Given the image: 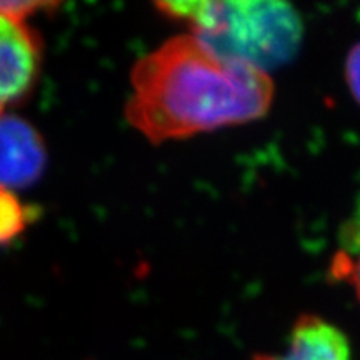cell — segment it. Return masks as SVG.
<instances>
[{
  "label": "cell",
  "mask_w": 360,
  "mask_h": 360,
  "mask_svg": "<svg viewBox=\"0 0 360 360\" xmlns=\"http://www.w3.org/2000/svg\"><path fill=\"white\" fill-rule=\"evenodd\" d=\"M274 96L267 72L180 34L134 65L125 115L152 143H164L262 119Z\"/></svg>",
  "instance_id": "obj_1"
},
{
  "label": "cell",
  "mask_w": 360,
  "mask_h": 360,
  "mask_svg": "<svg viewBox=\"0 0 360 360\" xmlns=\"http://www.w3.org/2000/svg\"><path fill=\"white\" fill-rule=\"evenodd\" d=\"M159 11L184 20L192 35L220 56L267 72L294 56L302 20L294 7L276 0L162 2Z\"/></svg>",
  "instance_id": "obj_2"
},
{
  "label": "cell",
  "mask_w": 360,
  "mask_h": 360,
  "mask_svg": "<svg viewBox=\"0 0 360 360\" xmlns=\"http://www.w3.org/2000/svg\"><path fill=\"white\" fill-rule=\"evenodd\" d=\"M40 65L39 40L25 22L0 17V115L32 87Z\"/></svg>",
  "instance_id": "obj_3"
},
{
  "label": "cell",
  "mask_w": 360,
  "mask_h": 360,
  "mask_svg": "<svg viewBox=\"0 0 360 360\" xmlns=\"http://www.w3.org/2000/svg\"><path fill=\"white\" fill-rule=\"evenodd\" d=\"M47 150L40 134L15 115H0V187L34 184L44 172Z\"/></svg>",
  "instance_id": "obj_4"
},
{
  "label": "cell",
  "mask_w": 360,
  "mask_h": 360,
  "mask_svg": "<svg viewBox=\"0 0 360 360\" xmlns=\"http://www.w3.org/2000/svg\"><path fill=\"white\" fill-rule=\"evenodd\" d=\"M252 360H352L347 334L315 314H304L292 326L283 352L257 354Z\"/></svg>",
  "instance_id": "obj_5"
},
{
  "label": "cell",
  "mask_w": 360,
  "mask_h": 360,
  "mask_svg": "<svg viewBox=\"0 0 360 360\" xmlns=\"http://www.w3.org/2000/svg\"><path fill=\"white\" fill-rule=\"evenodd\" d=\"M29 209L11 188L0 187V245L11 244L27 229Z\"/></svg>",
  "instance_id": "obj_6"
},
{
  "label": "cell",
  "mask_w": 360,
  "mask_h": 360,
  "mask_svg": "<svg viewBox=\"0 0 360 360\" xmlns=\"http://www.w3.org/2000/svg\"><path fill=\"white\" fill-rule=\"evenodd\" d=\"M328 272L334 281L347 282L360 302V242L354 250L342 249L334 254Z\"/></svg>",
  "instance_id": "obj_7"
},
{
  "label": "cell",
  "mask_w": 360,
  "mask_h": 360,
  "mask_svg": "<svg viewBox=\"0 0 360 360\" xmlns=\"http://www.w3.org/2000/svg\"><path fill=\"white\" fill-rule=\"evenodd\" d=\"M57 4L51 2H0V17L25 22L27 17L39 11H52Z\"/></svg>",
  "instance_id": "obj_8"
},
{
  "label": "cell",
  "mask_w": 360,
  "mask_h": 360,
  "mask_svg": "<svg viewBox=\"0 0 360 360\" xmlns=\"http://www.w3.org/2000/svg\"><path fill=\"white\" fill-rule=\"evenodd\" d=\"M344 70L350 96L360 105V42L350 47L347 57H345Z\"/></svg>",
  "instance_id": "obj_9"
}]
</instances>
